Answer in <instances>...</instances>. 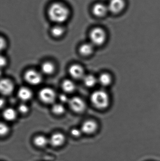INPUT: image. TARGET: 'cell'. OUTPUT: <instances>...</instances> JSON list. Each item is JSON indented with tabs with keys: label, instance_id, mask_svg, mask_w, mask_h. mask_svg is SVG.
<instances>
[{
	"label": "cell",
	"instance_id": "cell-23",
	"mask_svg": "<svg viewBox=\"0 0 160 161\" xmlns=\"http://www.w3.org/2000/svg\"><path fill=\"white\" fill-rule=\"evenodd\" d=\"M9 131V129L8 126L4 123H1L0 125V134L1 136H5L8 133Z\"/></svg>",
	"mask_w": 160,
	"mask_h": 161
},
{
	"label": "cell",
	"instance_id": "cell-26",
	"mask_svg": "<svg viewBox=\"0 0 160 161\" xmlns=\"http://www.w3.org/2000/svg\"><path fill=\"white\" fill-rule=\"evenodd\" d=\"M59 99H60V101L63 102V103H66V102H69L70 100V99H69V98H68L67 96L65 95V94H64L60 95L59 96Z\"/></svg>",
	"mask_w": 160,
	"mask_h": 161
},
{
	"label": "cell",
	"instance_id": "cell-17",
	"mask_svg": "<svg viewBox=\"0 0 160 161\" xmlns=\"http://www.w3.org/2000/svg\"><path fill=\"white\" fill-rule=\"evenodd\" d=\"M49 141L45 136L39 135L37 136L34 140V143L36 146L39 147H46L49 142Z\"/></svg>",
	"mask_w": 160,
	"mask_h": 161
},
{
	"label": "cell",
	"instance_id": "cell-25",
	"mask_svg": "<svg viewBox=\"0 0 160 161\" xmlns=\"http://www.w3.org/2000/svg\"><path fill=\"white\" fill-rule=\"evenodd\" d=\"M82 130L74 128L71 130V134L74 137H79L81 135Z\"/></svg>",
	"mask_w": 160,
	"mask_h": 161
},
{
	"label": "cell",
	"instance_id": "cell-20",
	"mask_svg": "<svg viewBox=\"0 0 160 161\" xmlns=\"http://www.w3.org/2000/svg\"><path fill=\"white\" fill-rule=\"evenodd\" d=\"M111 77L110 75L107 73H103L99 77L98 81L102 86L106 87L110 85L111 82Z\"/></svg>",
	"mask_w": 160,
	"mask_h": 161
},
{
	"label": "cell",
	"instance_id": "cell-21",
	"mask_svg": "<svg viewBox=\"0 0 160 161\" xmlns=\"http://www.w3.org/2000/svg\"><path fill=\"white\" fill-rule=\"evenodd\" d=\"M84 83L87 87H93L95 85L97 82V80L94 75H85L83 77Z\"/></svg>",
	"mask_w": 160,
	"mask_h": 161
},
{
	"label": "cell",
	"instance_id": "cell-19",
	"mask_svg": "<svg viewBox=\"0 0 160 161\" xmlns=\"http://www.w3.org/2000/svg\"><path fill=\"white\" fill-rule=\"evenodd\" d=\"M55 70L54 65L50 62H46L41 66V70L46 75H50L53 73Z\"/></svg>",
	"mask_w": 160,
	"mask_h": 161
},
{
	"label": "cell",
	"instance_id": "cell-3",
	"mask_svg": "<svg viewBox=\"0 0 160 161\" xmlns=\"http://www.w3.org/2000/svg\"><path fill=\"white\" fill-rule=\"evenodd\" d=\"M106 33L104 29L101 27H95L92 29L90 34V40L92 44L100 46L105 42Z\"/></svg>",
	"mask_w": 160,
	"mask_h": 161
},
{
	"label": "cell",
	"instance_id": "cell-28",
	"mask_svg": "<svg viewBox=\"0 0 160 161\" xmlns=\"http://www.w3.org/2000/svg\"><path fill=\"white\" fill-rule=\"evenodd\" d=\"M6 42L5 40L3 38L1 37V48L2 50L3 49H4L5 47H6Z\"/></svg>",
	"mask_w": 160,
	"mask_h": 161
},
{
	"label": "cell",
	"instance_id": "cell-29",
	"mask_svg": "<svg viewBox=\"0 0 160 161\" xmlns=\"http://www.w3.org/2000/svg\"><path fill=\"white\" fill-rule=\"evenodd\" d=\"M4 99H1V107H2V106H3V105H4Z\"/></svg>",
	"mask_w": 160,
	"mask_h": 161
},
{
	"label": "cell",
	"instance_id": "cell-13",
	"mask_svg": "<svg viewBox=\"0 0 160 161\" xmlns=\"http://www.w3.org/2000/svg\"><path fill=\"white\" fill-rule=\"evenodd\" d=\"M18 97L21 100L23 101L30 100L33 97V93L29 88L23 87L20 88L18 93Z\"/></svg>",
	"mask_w": 160,
	"mask_h": 161
},
{
	"label": "cell",
	"instance_id": "cell-24",
	"mask_svg": "<svg viewBox=\"0 0 160 161\" xmlns=\"http://www.w3.org/2000/svg\"><path fill=\"white\" fill-rule=\"evenodd\" d=\"M18 110L21 113L24 114H26L28 112L29 108L26 104L22 103L19 106Z\"/></svg>",
	"mask_w": 160,
	"mask_h": 161
},
{
	"label": "cell",
	"instance_id": "cell-11",
	"mask_svg": "<svg viewBox=\"0 0 160 161\" xmlns=\"http://www.w3.org/2000/svg\"><path fill=\"white\" fill-rule=\"evenodd\" d=\"M69 72L70 76L74 79H79L84 77V71L81 66L74 64L70 67Z\"/></svg>",
	"mask_w": 160,
	"mask_h": 161
},
{
	"label": "cell",
	"instance_id": "cell-14",
	"mask_svg": "<svg viewBox=\"0 0 160 161\" xmlns=\"http://www.w3.org/2000/svg\"><path fill=\"white\" fill-rule=\"evenodd\" d=\"M94 51L93 44L91 43H85L80 47L79 51L82 55L87 56L90 55Z\"/></svg>",
	"mask_w": 160,
	"mask_h": 161
},
{
	"label": "cell",
	"instance_id": "cell-10",
	"mask_svg": "<svg viewBox=\"0 0 160 161\" xmlns=\"http://www.w3.org/2000/svg\"><path fill=\"white\" fill-rule=\"evenodd\" d=\"M97 128V124L95 121L93 120H87L83 124L81 130L83 133L89 135L95 133Z\"/></svg>",
	"mask_w": 160,
	"mask_h": 161
},
{
	"label": "cell",
	"instance_id": "cell-4",
	"mask_svg": "<svg viewBox=\"0 0 160 161\" xmlns=\"http://www.w3.org/2000/svg\"><path fill=\"white\" fill-rule=\"evenodd\" d=\"M56 93L51 88H44L39 92L40 100L45 104H52L56 98Z\"/></svg>",
	"mask_w": 160,
	"mask_h": 161
},
{
	"label": "cell",
	"instance_id": "cell-1",
	"mask_svg": "<svg viewBox=\"0 0 160 161\" xmlns=\"http://www.w3.org/2000/svg\"><path fill=\"white\" fill-rule=\"evenodd\" d=\"M48 14L52 21L57 24H61L67 20L70 15V10L65 5L57 2L50 6Z\"/></svg>",
	"mask_w": 160,
	"mask_h": 161
},
{
	"label": "cell",
	"instance_id": "cell-27",
	"mask_svg": "<svg viewBox=\"0 0 160 161\" xmlns=\"http://www.w3.org/2000/svg\"><path fill=\"white\" fill-rule=\"evenodd\" d=\"M0 62H1V67H4L7 63L6 59H5L3 57H1L0 59Z\"/></svg>",
	"mask_w": 160,
	"mask_h": 161
},
{
	"label": "cell",
	"instance_id": "cell-16",
	"mask_svg": "<svg viewBox=\"0 0 160 161\" xmlns=\"http://www.w3.org/2000/svg\"><path fill=\"white\" fill-rule=\"evenodd\" d=\"M62 88L67 93H71L75 91L76 86L73 81L70 80H64L62 83Z\"/></svg>",
	"mask_w": 160,
	"mask_h": 161
},
{
	"label": "cell",
	"instance_id": "cell-9",
	"mask_svg": "<svg viewBox=\"0 0 160 161\" xmlns=\"http://www.w3.org/2000/svg\"><path fill=\"white\" fill-rule=\"evenodd\" d=\"M108 6L101 3H97L93 6L92 12L95 17L102 18L106 16L109 11Z\"/></svg>",
	"mask_w": 160,
	"mask_h": 161
},
{
	"label": "cell",
	"instance_id": "cell-15",
	"mask_svg": "<svg viewBox=\"0 0 160 161\" xmlns=\"http://www.w3.org/2000/svg\"><path fill=\"white\" fill-rule=\"evenodd\" d=\"M17 112L14 109L8 108L6 109L3 112V116L5 120L12 121L15 120L17 117Z\"/></svg>",
	"mask_w": 160,
	"mask_h": 161
},
{
	"label": "cell",
	"instance_id": "cell-22",
	"mask_svg": "<svg viewBox=\"0 0 160 161\" xmlns=\"http://www.w3.org/2000/svg\"><path fill=\"white\" fill-rule=\"evenodd\" d=\"M52 110L54 114L60 115L65 112V108L62 104L57 103L53 105Z\"/></svg>",
	"mask_w": 160,
	"mask_h": 161
},
{
	"label": "cell",
	"instance_id": "cell-18",
	"mask_svg": "<svg viewBox=\"0 0 160 161\" xmlns=\"http://www.w3.org/2000/svg\"><path fill=\"white\" fill-rule=\"evenodd\" d=\"M65 33V28L61 24H56V25L52 28L51 33L54 37H60L62 36Z\"/></svg>",
	"mask_w": 160,
	"mask_h": 161
},
{
	"label": "cell",
	"instance_id": "cell-5",
	"mask_svg": "<svg viewBox=\"0 0 160 161\" xmlns=\"http://www.w3.org/2000/svg\"><path fill=\"white\" fill-rule=\"evenodd\" d=\"M24 77L25 80L31 85H38L42 81L41 74L34 70L27 71L24 74Z\"/></svg>",
	"mask_w": 160,
	"mask_h": 161
},
{
	"label": "cell",
	"instance_id": "cell-12",
	"mask_svg": "<svg viewBox=\"0 0 160 161\" xmlns=\"http://www.w3.org/2000/svg\"><path fill=\"white\" fill-rule=\"evenodd\" d=\"M65 141V137L64 134L61 133H55L53 134L50 139V143L54 147H59L62 146Z\"/></svg>",
	"mask_w": 160,
	"mask_h": 161
},
{
	"label": "cell",
	"instance_id": "cell-2",
	"mask_svg": "<svg viewBox=\"0 0 160 161\" xmlns=\"http://www.w3.org/2000/svg\"><path fill=\"white\" fill-rule=\"evenodd\" d=\"M91 101L95 108L102 109L106 108L109 106L110 97L105 91L97 90L91 95Z\"/></svg>",
	"mask_w": 160,
	"mask_h": 161
},
{
	"label": "cell",
	"instance_id": "cell-6",
	"mask_svg": "<svg viewBox=\"0 0 160 161\" xmlns=\"http://www.w3.org/2000/svg\"><path fill=\"white\" fill-rule=\"evenodd\" d=\"M68 102L70 108L78 113L83 112L86 107L84 101L78 97H74L70 98Z\"/></svg>",
	"mask_w": 160,
	"mask_h": 161
},
{
	"label": "cell",
	"instance_id": "cell-7",
	"mask_svg": "<svg viewBox=\"0 0 160 161\" xmlns=\"http://www.w3.org/2000/svg\"><path fill=\"white\" fill-rule=\"evenodd\" d=\"M126 6L125 0H111L108 7L109 11L114 14L120 13Z\"/></svg>",
	"mask_w": 160,
	"mask_h": 161
},
{
	"label": "cell",
	"instance_id": "cell-8",
	"mask_svg": "<svg viewBox=\"0 0 160 161\" xmlns=\"http://www.w3.org/2000/svg\"><path fill=\"white\" fill-rule=\"evenodd\" d=\"M14 89V84L9 79H2L0 83V90L3 95L8 96L11 94Z\"/></svg>",
	"mask_w": 160,
	"mask_h": 161
}]
</instances>
